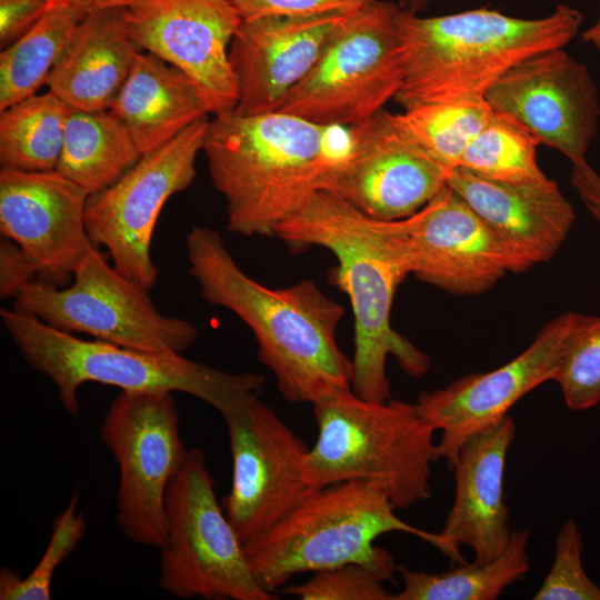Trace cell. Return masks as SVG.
<instances>
[{"label":"cell","instance_id":"1","mask_svg":"<svg viewBox=\"0 0 600 600\" xmlns=\"http://www.w3.org/2000/svg\"><path fill=\"white\" fill-rule=\"evenodd\" d=\"M274 236L292 247H322L337 259L334 281L348 296L354 317L351 390L357 396L373 401L391 398L389 356L409 376L428 371L427 354L390 322L394 293L411 273L400 220L372 218L319 189L277 227Z\"/></svg>","mask_w":600,"mask_h":600},{"label":"cell","instance_id":"2","mask_svg":"<svg viewBox=\"0 0 600 600\" xmlns=\"http://www.w3.org/2000/svg\"><path fill=\"white\" fill-rule=\"evenodd\" d=\"M186 248L202 297L250 328L258 358L286 400L312 404L330 391L351 389V359L336 338L344 313L340 303L309 279L279 289L259 283L240 269L213 229L192 227Z\"/></svg>","mask_w":600,"mask_h":600},{"label":"cell","instance_id":"3","mask_svg":"<svg viewBox=\"0 0 600 600\" xmlns=\"http://www.w3.org/2000/svg\"><path fill=\"white\" fill-rule=\"evenodd\" d=\"M343 127L322 126L283 111L223 112L209 122L202 151L226 202L227 228L274 236L277 227L317 190L347 149Z\"/></svg>","mask_w":600,"mask_h":600},{"label":"cell","instance_id":"4","mask_svg":"<svg viewBox=\"0 0 600 600\" xmlns=\"http://www.w3.org/2000/svg\"><path fill=\"white\" fill-rule=\"evenodd\" d=\"M582 14L558 4L536 19L489 8L420 17L399 9L397 28L403 81L394 100L403 109L464 97H486L518 63L564 48L579 32Z\"/></svg>","mask_w":600,"mask_h":600},{"label":"cell","instance_id":"5","mask_svg":"<svg viewBox=\"0 0 600 600\" xmlns=\"http://www.w3.org/2000/svg\"><path fill=\"white\" fill-rule=\"evenodd\" d=\"M372 483L351 480L312 490L286 516L243 544L258 584L273 593L298 573L358 563L391 580L393 557L374 544L380 536L404 532L431 543L444 556L441 534L416 528Z\"/></svg>","mask_w":600,"mask_h":600},{"label":"cell","instance_id":"6","mask_svg":"<svg viewBox=\"0 0 600 600\" xmlns=\"http://www.w3.org/2000/svg\"><path fill=\"white\" fill-rule=\"evenodd\" d=\"M312 406L318 436L303 464L312 489L367 481L400 510L430 498L436 430L416 403L367 400L338 389Z\"/></svg>","mask_w":600,"mask_h":600},{"label":"cell","instance_id":"7","mask_svg":"<svg viewBox=\"0 0 600 600\" xmlns=\"http://www.w3.org/2000/svg\"><path fill=\"white\" fill-rule=\"evenodd\" d=\"M0 316L24 361L52 381L59 402L71 416L78 414V392L88 382L127 392H183L210 404L221 416L249 396L260 393L266 382L260 374L223 371L181 353L83 340L14 309H1Z\"/></svg>","mask_w":600,"mask_h":600},{"label":"cell","instance_id":"8","mask_svg":"<svg viewBox=\"0 0 600 600\" xmlns=\"http://www.w3.org/2000/svg\"><path fill=\"white\" fill-rule=\"evenodd\" d=\"M158 584L178 599H278L253 578L200 449L188 450L168 487Z\"/></svg>","mask_w":600,"mask_h":600},{"label":"cell","instance_id":"9","mask_svg":"<svg viewBox=\"0 0 600 600\" xmlns=\"http://www.w3.org/2000/svg\"><path fill=\"white\" fill-rule=\"evenodd\" d=\"M399 9L391 2L373 0L352 12L278 110L343 128L383 110L403 81Z\"/></svg>","mask_w":600,"mask_h":600},{"label":"cell","instance_id":"10","mask_svg":"<svg viewBox=\"0 0 600 600\" xmlns=\"http://www.w3.org/2000/svg\"><path fill=\"white\" fill-rule=\"evenodd\" d=\"M13 299L12 309L57 329L137 350L181 353L198 337L189 321L160 313L148 290L108 264L97 246L68 287L31 281Z\"/></svg>","mask_w":600,"mask_h":600},{"label":"cell","instance_id":"11","mask_svg":"<svg viewBox=\"0 0 600 600\" xmlns=\"http://www.w3.org/2000/svg\"><path fill=\"white\" fill-rule=\"evenodd\" d=\"M100 440L119 470V528L134 543L160 549L168 487L188 452L172 392L120 391L104 413Z\"/></svg>","mask_w":600,"mask_h":600},{"label":"cell","instance_id":"12","mask_svg":"<svg viewBox=\"0 0 600 600\" xmlns=\"http://www.w3.org/2000/svg\"><path fill=\"white\" fill-rule=\"evenodd\" d=\"M210 120L203 117L162 147L144 153L114 183L88 197L84 223L112 266L149 290L158 279L150 247L158 217L168 199L196 177Z\"/></svg>","mask_w":600,"mask_h":600},{"label":"cell","instance_id":"13","mask_svg":"<svg viewBox=\"0 0 600 600\" xmlns=\"http://www.w3.org/2000/svg\"><path fill=\"white\" fill-rule=\"evenodd\" d=\"M222 418L232 459L231 487L222 507L246 544L314 490L303 472L309 447L259 393Z\"/></svg>","mask_w":600,"mask_h":600},{"label":"cell","instance_id":"14","mask_svg":"<svg viewBox=\"0 0 600 600\" xmlns=\"http://www.w3.org/2000/svg\"><path fill=\"white\" fill-rule=\"evenodd\" d=\"M450 172L383 109L349 128L347 149L326 172L320 189L372 218L401 220L441 191Z\"/></svg>","mask_w":600,"mask_h":600},{"label":"cell","instance_id":"15","mask_svg":"<svg viewBox=\"0 0 600 600\" xmlns=\"http://www.w3.org/2000/svg\"><path fill=\"white\" fill-rule=\"evenodd\" d=\"M122 17L138 48L194 82L210 114L236 109L239 91L229 49L242 17L229 0H139Z\"/></svg>","mask_w":600,"mask_h":600},{"label":"cell","instance_id":"16","mask_svg":"<svg viewBox=\"0 0 600 600\" xmlns=\"http://www.w3.org/2000/svg\"><path fill=\"white\" fill-rule=\"evenodd\" d=\"M484 98L492 110L516 119L571 164L587 161L598 130L599 94L588 67L563 48L518 63Z\"/></svg>","mask_w":600,"mask_h":600},{"label":"cell","instance_id":"17","mask_svg":"<svg viewBox=\"0 0 600 600\" xmlns=\"http://www.w3.org/2000/svg\"><path fill=\"white\" fill-rule=\"evenodd\" d=\"M576 312L551 320L532 343L508 363L461 377L444 388L421 392L417 408L440 431L436 457L452 469L472 437L500 422L510 408L541 383L552 380Z\"/></svg>","mask_w":600,"mask_h":600},{"label":"cell","instance_id":"18","mask_svg":"<svg viewBox=\"0 0 600 600\" xmlns=\"http://www.w3.org/2000/svg\"><path fill=\"white\" fill-rule=\"evenodd\" d=\"M88 193L57 170H0V231L33 262L41 281L61 284L94 246L84 211Z\"/></svg>","mask_w":600,"mask_h":600},{"label":"cell","instance_id":"19","mask_svg":"<svg viewBox=\"0 0 600 600\" xmlns=\"http://www.w3.org/2000/svg\"><path fill=\"white\" fill-rule=\"evenodd\" d=\"M400 221L411 273L444 291L481 293L516 272L508 249L448 184Z\"/></svg>","mask_w":600,"mask_h":600},{"label":"cell","instance_id":"20","mask_svg":"<svg viewBox=\"0 0 600 600\" xmlns=\"http://www.w3.org/2000/svg\"><path fill=\"white\" fill-rule=\"evenodd\" d=\"M351 13L242 19L229 49L239 91L234 111H277Z\"/></svg>","mask_w":600,"mask_h":600},{"label":"cell","instance_id":"21","mask_svg":"<svg viewBox=\"0 0 600 600\" xmlns=\"http://www.w3.org/2000/svg\"><path fill=\"white\" fill-rule=\"evenodd\" d=\"M447 184L508 249L516 272L551 259L574 222L571 203L548 177L512 183L456 168L451 170Z\"/></svg>","mask_w":600,"mask_h":600},{"label":"cell","instance_id":"22","mask_svg":"<svg viewBox=\"0 0 600 600\" xmlns=\"http://www.w3.org/2000/svg\"><path fill=\"white\" fill-rule=\"evenodd\" d=\"M517 426L510 416L469 439L452 467L453 504L439 532L453 563L466 562L460 547L471 548L474 562L487 563L507 548L512 530L504 501V472Z\"/></svg>","mask_w":600,"mask_h":600},{"label":"cell","instance_id":"23","mask_svg":"<svg viewBox=\"0 0 600 600\" xmlns=\"http://www.w3.org/2000/svg\"><path fill=\"white\" fill-rule=\"evenodd\" d=\"M122 10L88 13L50 72L46 86L71 109L110 110L128 79L140 51Z\"/></svg>","mask_w":600,"mask_h":600},{"label":"cell","instance_id":"24","mask_svg":"<svg viewBox=\"0 0 600 600\" xmlns=\"http://www.w3.org/2000/svg\"><path fill=\"white\" fill-rule=\"evenodd\" d=\"M110 111L126 124L141 154L162 147L210 114L194 82L149 52L138 54Z\"/></svg>","mask_w":600,"mask_h":600},{"label":"cell","instance_id":"25","mask_svg":"<svg viewBox=\"0 0 600 600\" xmlns=\"http://www.w3.org/2000/svg\"><path fill=\"white\" fill-rule=\"evenodd\" d=\"M141 156L112 111L71 109L56 170L91 196L114 183Z\"/></svg>","mask_w":600,"mask_h":600},{"label":"cell","instance_id":"26","mask_svg":"<svg viewBox=\"0 0 600 600\" xmlns=\"http://www.w3.org/2000/svg\"><path fill=\"white\" fill-rule=\"evenodd\" d=\"M48 2L41 19L19 40L1 50L0 110L36 94L46 84L79 23L88 14L64 2Z\"/></svg>","mask_w":600,"mask_h":600},{"label":"cell","instance_id":"27","mask_svg":"<svg viewBox=\"0 0 600 600\" xmlns=\"http://www.w3.org/2000/svg\"><path fill=\"white\" fill-rule=\"evenodd\" d=\"M530 532L512 531L503 552L487 563L463 562L442 573H427L397 566L403 582L392 600H496L529 570Z\"/></svg>","mask_w":600,"mask_h":600},{"label":"cell","instance_id":"28","mask_svg":"<svg viewBox=\"0 0 600 600\" xmlns=\"http://www.w3.org/2000/svg\"><path fill=\"white\" fill-rule=\"evenodd\" d=\"M71 108L48 91L0 110L1 168L56 170Z\"/></svg>","mask_w":600,"mask_h":600},{"label":"cell","instance_id":"29","mask_svg":"<svg viewBox=\"0 0 600 600\" xmlns=\"http://www.w3.org/2000/svg\"><path fill=\"white\" fill-rule=\"evenodd\" d=\"M492 112L486 98L464 97L416 104L393 116L424 151L453 170Z\"/></svg>","mask_w":600,"mask_h":600},{"label":"cell","instance_id":"30","mask_svg":"<svg viewBox=\"0 0 600 600\" xmlns=\"http://www.w3.org/2000/svg\"><path fill=\"white\" fill-rule=\"evenodd\" d=\"M541 142L508 114L494 111L466 147L458 168L501 182H529L546 178L537 161Z\"/></svg>","mask_w":600,"mask_h":600},{"label":"cell","instance_id":"31","mask_svg":"<svg viewBox=\"0 0 600 600\" xmlns=\"http://www.w3.org/2000/svg\"><path fill=\"white\" fill-rule=\"evenodd\" d=\"M552 380L570 410H587L600 402V317L574 313Z\"/></svg>","mask_w":600,"mask_h":600},{"label":"cell","instance_id":"32","mask_svg":"<svg viewBox=\"0 0 600 600\" xmlns=\"http://www.w3.org/2000/svg\"><path fill=\"white\" fill-rule=\"evenodd\" d=\"M74 493L53 522L48 544L33 569L20 577L8 567L0 570L1 600H50L52 579L58 567L76 550L87 529L84 516L78 511Z\"/></svg>","mask_w":600,"mask_h":600},{"label":"cell","instance_id":"33","mask_svg":"<svg viewBox=\"0 0 600 600\" xmlns=\"http://www.w3.org/2000/svg\"><path fill=\"white\" fill-rule=\"evenodd\" d=\"M582 552L581 532L569 519L557 534L552 566L533 600H600V587L587 574Z\"/></svg>","mask_w":600,"mask_h":600},{"label":"cell","instance_id":"34","mask_svg":"<svg viewBox=\"0 0 600 600\" xmlns=\"http://www.w3.org/2000/svg\"><path fill=\"white\" fill-rule=\"evenodd\" d=\"M384 579L358 563H348L321 571L303 583L290 584L283 593L301 600H392Z\"/></svg>","mask_w":600,"mask_h":600},{"label":"cell","instance_id":"35","mask_svg":"<svg viewBox=\"0 0 600 600\" xmlns=\"http://www.w3.org/2000/svg\"><path fill=\"white\" fill-rule=\"evenodd\" d=\"M242 19L267 16L307 17L349 13L373 0H229Z\"/></svg>","mask_w":600,"mask_h":600},{"label":"cell","instance_id":"36","mask_svg":"<svg viewBox=\"0 0 600 600\" xmlns=\"http://www.w3.org/2000/svg\"><path fill=\"white\" fill-rule=\"evenodd\" d=\"M48 0H0V47L26 34L44 14Z\"/></svg>","mask_w":600,"mask_h":600},{"label":"cell","instance_id":"37","mask_svg":"<svg viewBox=\"0 0 600 600\" xmlns=\"http://www.w3.org/2000/svg\"><path fill=\"white\" fill-rule=\"evenodd\" d=\"M38 276L30 258L11 239L0 242V297L14 298L19 291Z\"/></svg>","mask_w":600,"mask_h":600},{"label":"cell","instance_id":"38","mask_svg":"<svg viewBox=\"0 0 600 600\" xmlns=\"http://www.w3.org/2000/svg\"><path fill=\"white\" fill-rule=\"evenodd\" d=\"M571 184L587 210L600 224V174L588 161L572 164Z\"/></svg>","mask_w":600,"mask_h":600},{"label":"cell","instance_id":"39","mask_svg":"<svg viewBox=\"0 0 600 600\" xmlns=\"http://www.w3.org/2000/svg\"><path fill=\"white\" fill-rule=\"evenodd\" d=\"M78 7L87 13L100 10L124 9L139 0H48Z\"/></svg>","mask_w":600,"mask_h":600},{"label":"cell","instance_id":"40","mask_svg":"<svg viewBox=\"0 0 600 600\" xmlns=\"http://www.w3.org/2000/svg\"><path fill=\"white\" fill-rule=\"evenodd\" d=\"M582 40L600 50V16L597 21L581 34Z\"/></svg>","mask_w":600,"mask_h":600},{"label":"cell","instance_id":"41","mask_svg":"<svg viewBox=\"0 0 600 600\" xmlns=\"http://www.w3.org/2000/svg\"><path fill=\"white\" fill-rule=\"evenodd\" d=\"M403 10L417 12L424 9L432 0H398Z\"/></svg>","mask_w":600,"mask_h":600}]
</instances>
